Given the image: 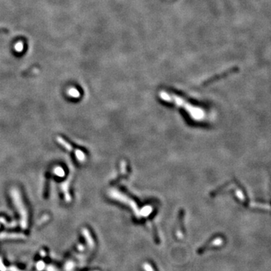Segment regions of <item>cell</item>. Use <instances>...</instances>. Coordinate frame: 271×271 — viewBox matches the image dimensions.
<instances>
[{"mask_svg": "<svg viewBox=\"0 0 271 271\" xmlns=\"http://www.w3.org/2000/svg\"><path fill=\"white\" fill-rule=\"evenodd\" d=\"M160 96H161V98L162 100H166V101L175 102L179 106H182L185 108H187L186 111L190 114L191 117L192 118L195 119V120H200L204 116V112H203V110H201L200 108L194 107L192 106H188V104L184 105L182 103V99L179 98V97H177V96H172L165 92H161L160 94Z\"/></svg>", "mask_w": 271, "mask_h": 271, "instance_id": "1", "label": "cell"}, {"mask_svg": "<svg viewBox=\"0 0 271 271\" xmlns=\"http://www.w3.org/2000/svg\"><path fill=\"white\" fill-rule=\"evenodd\" d=\"M10 194H11V196L14 203V205H15L17 209L19 210L22 218H23V221H25L26 222L27 218V209H26L24 202H23V200H22L20 191L17 188H13L10 191Z\"/></svg>", "mask_w": 271, "mask_h": 271, "instance_id": "2", "label": "cell"}, {"mask_svg": "<svg viewBox=\"0 0 271 271\" xmlns=\"http://www.w3.org/2000/svg\"><path fill=\"white\" fill-rule=\"evenodd\" d=\"M57 141L58 143H59L60 145H62V146L63 147V148H65L67 151H70V152H73L78 161L83 163L86 161L85 154L80 149H75V148H74L73 147H72L69 142H66L63 138H62L61 136H57Z\"/></svg>", "mask_w": 271, "mask_h": 271, "instance_id": "3", "label": "cell"}, {"mask_svg": "<svg viewBox=\"0 0 271 271\" xmlns=\"http://www.w3.org/2000/svg\"><path fill=\"white\" fill-rule=\"evenodd\" d=\"M71 178L72 177L69 176L66 181L62 182L60 185L61 191H62L63 193L64 194L66 201H67V202H69V201L71 200V196L70 194H69V184H70Z\"/></svg>", "mask_w": 271, "mask_h": 271, "instance_id": "4", "label": "cell"}, {"mask_svg": "<svg viewBox=\"0 0 271 271\" xmlns=\"http://www.w3.org/2000/svg\"><path fill=\"white\" fill-rule=\"evenodd\" d=\"M67 94H68L70 97L75 99L79 98L80 96H81L79 91H78L76 88H75V87H70V88L68 89V90H67Z\"/></svg>", "mask_w": 271, "mask_h": 271, "instance_id": "5", "label": "cell"}, {"mask_svg": "<svg viewBox=\"0 0 271 271\" xmlns=\"http://www.w3.org/2000/svg\"><path fill=\"white\" fill-rule=\"evenodd\" d=\"M52 173L54 175L58 176V177H64L65 176V171L63 169V167H60V166H57L52 170Z\"/></svg>", "mask_w": 271, "mask_h": 271, "instance_id": "6", "label": "cell"}]
</instances>
